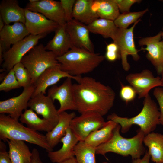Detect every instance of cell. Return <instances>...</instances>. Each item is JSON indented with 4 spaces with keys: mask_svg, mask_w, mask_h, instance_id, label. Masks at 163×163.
Returning <instances> with one entry per match:
<instances>
[{
    "mask_svg": "<svg viewBox=\"0 0 163 163\" xmlns=\"http://www.w3.org/2000/svg\"><path fill=\"white\" fill-rule=\"evenodd\" d=\"M73 84L76 110L81 114L87 112L106 114L113 105L116 94L109 86L89 76L81 77Z\"/></svg>",
    "mask_w": 163,
    "mask_h": 163,
    "instance_id": "6da1fadb",
    "label": "cell"
},
{
    "mask_svg": "<svg viewBox=\"0 0 163 163\" xmlns=\"http://www.w3.org/2000/svg\"><path fill=\"white\" fill-rule=\"evenodd\" d=\"M120 125L117 124L111 138L96 148V154L105 156L107 153L112 152L123 157L130 155L132 160L140 158L146 152L143 142L144 133L139 129L134 136L126 138L120 134Z\"/></svg>",
    "mask_w": 163,
    "mask_h": 163,
    "instance_id": "7a4b0ae2",
    "label": "cell"
},
{
    "mask_svg": "<svg viewBox=\"0 0 163 163\" xmlns=\"http://www.w3.org/2000/svg\"><path fill=\"white\" fill-rule=\"evenodd\" d=\"M105 59L100 54L74 47L56 58L61 69L73 76H81L92 72Z\"/></svg>",
    "mask_w": 163,
    "mask_h": 163,
    "instance_id": "3957f363",
    "label": "cell"
},
{
    "mask_svg": "<svg viewBox=\"0 0 163 163\" xmlns=\"http://www.w3.org/2000/svg\"><path fill=\"white\" fill-rule=\"evenodd\" d=\"M160 112L155 101L148 94L143 102V107L137 115L127 118L120 117L113 113L107 117L108 120L113 121L119 124L122 133L127 132L133 125L139 126L145 135L152 132L160 124Z\"/></svg>",
    "mask_w": 163,
    "mask_h": 163,
    "instance_id": "277c9868",
    "label": "cell"
},
{
    "mask_svg": "<svg viewBox=\"0 0 163 163\" xmlns=\"http://www.w3.org/2000/svg\"><path fill=\"white\" fill-rule=\"evenodd\" d=\"M0 138L5 141L7 140L25 141L43 148L47 152L53 151L45 135L25 126L5 114H0Z\"/></svg>",
    "mask_w": 163,
    "mask_h": 163,
    "instance_id": "5b68a950",
    "label": "cell"
},
{
    "mask_svg": "<svg viewBox=\"0 0 163 163\" xmlns=\"http://www.w3.org/2000/svg\"><path fill=\"white\" fill-rule=\"evenodd\" d=\"M57 57L40 44L31 49L22 58L21 62L29 72L33 85H34L40 75L46 70L59 64Z\"/></svg>",
    "mask_w": 163,
    "mask_h": 163,
    "instance_id": "8992f818",
    "label": "cell"
},
{
    "mask_svg": "<svg viewBox=\"0 0 163 163\" xmlns=\"http://www.w3.org/2000/svg\"><path fill=\"white\" fill-rule=\"evenodd\" d=\"M47 34L33 35L30 34L24 39L12 45L11 47L3 54V69L9 72L17 63L21 62L22 58L40 40Z\"/></svg>",
    "mask_w": 163,
    "mask_h": 163,
    "instance_id": "52a82bcc",
    "label": "cell"
},
{
    "mask_svg": "<svg viewBox=\"0 0 163 163\" xmlns=\"http://www.w3.org/2000/svg\"><path fill=\"white\" fill-rule=\"evenodd\" d=\"M105 122L103 116L99 114L87 112L74 117L69 128L79 141H84L92 132L101 128Z\"/></svg>",
    "mask_w": 163,
    "mask_h": 163,
    "instance_id": "ba28073f",
    "label": "cell"
},
{
    "mask_svg": "<svg viewBox=\"0 0 163 163\" xmlns=\"http://www.w3.org/2000/svg\"><path fill=\"white\" fill-rule=\"evenodd\" d=\"M126 79L135 90L138 98H145L153 88L162 86L161 78L155 77L149 70L145 69L140 73H132L127 75Z\"/></svg>",
    "mask_w": 163,
    "mask_h": 163,
    "instance_id": "9c48e42d",
    "label": "cell"
},
{
    "mask_svg": "<svg viewBox=\"0 0 163 163\" xmlns=\"http://www.w3.org/2000/svg\"><path fill=\"white\" fill-rule=\"evenodd\" d=\"M35 89L34 85L24 88L17 96L0 101V113L9 114L12 118L18 120L23 110L27 109L29 101Z\"/></svg>",
    "mask_w": 163,
    "mask_h": 163,
    "instance_id": "30bf717a",
    "label": "cell"
},
{
    "mask_svg": "<svg viewBox=\"0 0 163 163\" xmlns=\"http://www.w3.org/2000/svg\"><path fill=\"white\" fill-rule=\"evenodd\" d=\"M140 21V19L139 20L130 28L120 29V32L117 40L114 42L119 46L122 67L126 71H128L130 68L127 60L128 55L131 56L135 61H137L140 59L134 43L133 30L136 25Z\"/></svg>",
    "mask_w": 163,
    "mask_h": 163,
    "instance_id": "8fae6325",
    "label": "cell"
},
{
    "mask_svg": "<svg viewBox=\"0 0 163 163\" xmlns=\"http://www.w3.org/2000/svg\"><path fill=\"white\" fill-rule=\"evenodd\" d=\"M162 39V32L152 37H144L139 41L140 46H145L142 50L147 52L146 57L154 67L158 74L163 73V42Z\"/></svg>",
    "mask_w": 163,
    "mask_h": 163,
    "instance_id": "7c38bea8",
    "label": "cell"
},
{
    "mask_svg": "<svg viewBox=\"0 0 163 163\" xmlns=\"http://www.w3.org/2000/svg\"><path fill=\"white\" fill-rule=\"evenodd\" d=\"M72 78H66L63 83L52 86L47 92V96L54 102L57 100L60 104L59 113L68 110H76L73 90Z\"/></svg>",
    "mask_w": 163,
    "mask_h": 163,
    "instance_id": "4fadbf2b",
    "label": "cell"
},
{
    "mask_svg": "<svg viewBox=\"0 0 163 163\" xmlns=\"http://www.w3.org/2000/svg\"><path fill=\"white\" fill-rule=\"evenodd\" d=\"M25 8L42 14L48 19L56 22L59 26L65 25L66 23L60 1L39 0L34 3H28Z\"/></svg>",
    "mask_w": 163,
    "mask_h": 163,
    "instance_id": "5bb4252c",
    "label": "cell"
},
{
    "mask_svg": "<svg viewBox=\"0 0 163 163\" xmlns=\"http://www.w3.org/2000/svg\"><path fill=\"white\" fill-rule=\"evenodd\" d=\"M65 27L72 47L94 53L93 44L90 38L87 27L74 19L66 22Z\"/></svg>",
    "mask_w": 163,
    "mask_h": 163,
    "instance_id": "9a60e30c",
    "label": "cell"
},
{
    "mask_svg": "<svg viewBox=\"0 0 163 163\" xmlns=\"http://www.w3.org/2000/svg\"><path fill=\"white\" fill-rule=\"evenodd\" d=\"M25 25L30 34H47L55 31L59 25L39 13L25 8Z\"/></svg>",
    "mask_w": 163,
    "mask_h": 163,
    "instance_id": "2e32d148",
    "label": "cell"
},
{
    "mask_svg": "<svg viewBox=\"0 0 163 163\" xmlns=\"http://www.w3.org/2000/svg\"><path fill=\"white\" fill-rule=\"evenodd\" d=\"M81 77L72 76L62 71L60 64L50 67L43 72L37 78L34 84L35 89L32 97L41 93L45 94L49 87L55 85L63 78H71L77 82Z\"/></svg>",
    "mask_w": 163,
    "mask_h": 163,
    "instance_id": "e0dca14e",
    "label": "cell"
},
{
    "mask_svg": "<svg viewBox=\"0 0 163 163\" xmlns=\"http://www.w3.org/2000/svg\"><path fill=\"white\" fill-rule=\"evenodd\" d=\"M53 102L47 95L41 93L31 98L28 107L42 116L55 126L58 122L59 113Z\"/></svg>",
    "mask_w": 163,
    "mask_h": 163,
    "instance_id": "ac0fdd59",
    "label": "cell"
},
{
    "mask_svg": "<svg viewBox=\"0 0 163 163\" xmlns=\"http://www.w3.org/2000/svg\"><path fill=\"white\" fill-rule=\"evenodd\" d=\"M24 24L15 22L12 25H5L0 31V46L3 53L13 45L29 35Z\"/></svg>",
    "mask_w": 163,
    "mask_h": 163,
    "instance_id": "d6986e66",
    "label": "cell"
},
{
    "mask_svg": "<svg viewBox=\"0 0 163 163\" xmlns=\"http://www.w3.org/2000/svg\"><path fill=\"white\" fill-rule=\"evenodd\" d=\"M79 141L69 127L66 135L61 140L60 142L62 143V147L57 151L48 152L49 158L53 163H61L67 159L74 157V148Z\"/></svg>",
    "mask_w": 163,
    "mask_h": 163,
    "instance_id": "ffe728a7",
    "label": "cell"
},
{
    "mask_svg": "<svg viewBox=\"0 0 163 163\" xmlns=\"http://www.w3.org/2000/svg\"><path fill=\"white\" fill-rule=\"evenodd\" d=\"M59 113L57 123L45 135L48 143L53 149L60 142L62 139L66 135L67 129L69 127L71 120L76 115L74 112L68 113L64 111Z\"/></svg>",
    "mask_w": 163,
    "mask_h": 163,
    "instance_id": "44dd1931",
    "label": "cell"
},
{
    "mask_svg": "<svg viewBox=\"0 0 163 163\" xmlns=\"http://www.w3.org/2000/svg\"><path fill=\"white\" fill-rule=\"evenodd\" d=\"M0 16L5 25L12 22L25 23V8L16 0H3L0 4Z\"/></svg>",
    "mask_w": 163,
    "mask_h": 163,
    "instance_id": "7402d4cb",
    "label": "cell"
},
{
    "mask_svg": "<svg viewBox=\"0 0 163 163\" xmlns=\"http://www.w3.org/2000/svg\"><path fill=\"white\" fill-rule=\"evenodd\" d=\"M55 32L53 37L45 47L46 50L52 52L58 57L67 53L72 46L65 25L59 26Z\"/></svg>",
    "mask_w": 163,
    "mask_h": 163,
    "instance_id": "603a6c76",
    "label": "cell"
},
{
    "mask_svg": "<svg viewBox=\"0 0 163 163\" xmlns=\"http://www.w3.org/2000/svg\"><path fill=\"white\" fill-rule=\"evenodd\" d=\"M90 32L101 35L105 38H110L115 42L120 31V29L115 25L114 21L98 18L87 25Z\"/></svg>",
    "mask_w": 163,
    "mask_h": 163,
    "instance_id": "cb8c5ba5",
    "label": "cell"
},
{
    "mask_svg": "<svg viewBox=\"0 0 163 163\" xmlns=\"http://www.w3.org/2000/svg\"><path fill=\"white\" fill-rule=\"evenodd\" d=\"M143 144L148 149L150 159L154 162H163V134L152 132L145 136Z\"/></svg>",
    "mask_w": 163,
    "mask_h": 163,
    "instance_id": "d4e9b609",
    "label": "cell"
},
{
    "mask_svg": "<svg viewBox=\"0 0 163 163\" xmlns=\"http://www.w3.org/2000/svg\"><path fill=\"white\" fill-rule=\"evenodd\" d=\"M93 0H77L74 6L72 18L87 25L99 18L92 8Z\"/></svg>",
    "mask_w": 163,
    "mask_h": 163,
    "instance_id": "484cf974",
    "label": "cell"
},
{
    "mask_svg": "<svg viewBox=\"0 0 163 163\" xmlns=\"http://www.w3.org/2000/svg\"><path fill=\"white\" fill-rule=\"evenodd\" d=\"M6 141L12 163H31L32 152L24 141L12 140Z\"/></svg>",
    "mask_w": 163,
    "mask_h": 163,
    "instance_id": "4316f807",
    "label": "cell"
},
{
    "mask_svg": "<svg viewBox=\"0 0 163 163\" xmlns=\"http://www.w3.org/2000/svg\"><path fill=\"white\" fill-rule=\"evenodd\" d=\"M117 123L108 120L100 129L92 132L84 142L88 145L96 148L106 143L111 137Z\"/></svg>",
    "mask_w": 163,
    "mask_h": 163,
    "instance_id": "83f0119b",
    "label": "cell"
},
{
    "mask_svg": "<svg viewBox=\"0 0 163 163\" xmlns=\"http://www.w3.org/2000/svg\"><path fill=\"white\" fill-rule=\"evenodd\" d=\"M34 110L27 109L21 115L19 120L21 123L25 124L28 128L35 131H43L47 133L54 127L47 120L41 118Z\"/></svg>",
    "mask_w": 163,
    "mask_h": 163,
    "instance_id": "f1b7e54d",
    "label": "cell"
},
{
    "mask_svg": "<svg viewBox=\"0 0 163 163\" xmlns=\"http://www.w3.org/2000/svg\"><path fill=\"white\" fill-rule=\"evenodd\" d=\"M92 8L99 18L113 21L120 14L117 5L113 0H93Z\"/></svg>",
    "mask_w": 163,
    "mask_h": 163,
    "instance_id": "f546056e",
    "label": "cell"
},
{
    "mask_svg": "<svg viewBox=\"0 0 163 163\" xmlns=\"http://www.w3.org/2000/svg\"><path fill=\"white\" fill-rule=\"evenodd\" d=\"M74 154L78 163H96V148L80 141L75 146Z\"/></svg>",
    "mask_w": 163,
    "mask_h": 163,
    "instance_id": "4dcf8cb0",
    "label": "cell"
},
{
    "mask_svg": "<svg viewBox=\"0 0 163 163\" xmlns=\"http://www.w3.org/2000/svg\"><path fill=\"white\" fill-rule=\"evenodd\" d=\"M148 11V9L134 12L120 14L114 21L116 26L121 29H126L131 24L135 23Z\"/></svg>",
    "mask_w": 163,
    "mask_h": 163,
    "instance_id": "1f68e13d",
    "label": "cell"
},
{
    "mask_svg": "<svg viewBox=\"0 0 163 163\" xmlns=\"http://www.w3.org/2000/svg\"><path fill=\"white\" fill-rule=\"evenodd\" d=\"M12 69L21 87L24 88L33 85L30 73L21 62L16 64Z\"/></svg>",
    "mask_w": 163,
    "mask_h": 163,
    "instance_id": "d6a6232c",
    "label": "cell"
},
{
    "mask_svg": "<svg viewBox=\"0 0 163 163\" xmlns=\"http://www.w3.org/2000/svg\"><path fill=\"white\" fill-rule=\"evenodd\" d=\"M21 87L12 69L10 70L0 84V91L8 92Z\"/></svg>",
    "mask_w": 163,
    "mask_h": 163,
    "instance_id": "836d02e7",
    "label": "cell"
},
{
    "mask_svg": "<svg viewBox=\"0 0 163 163\" xmlns=\"http://www.w3.org/2000/svg\"><path fill=\"white\" fill-rule=\"evenodd\" d=\"M137 94L134 89L130 85H125L121 84L120 92V98L127 103L135 98Z\"/></svg>",
    "mask_w": 163,
    "mask_h": 163,
    "instance_id": "e575fe53",
    "label": "cell"
},
{
    "mask_svg": "<svg viewBox=\"0 0 163 163\" xmlns=\"http://www.w3.org/2000/svg\"><path fill=\"white\" fill-rule=\"evenodd\" d=\"M75 1V0H61L60 1L64 11L66 22L73 19V9Z\"/></svg>",
    "mask_w": 163,
    "mask_h": 163,
    "instance_id": "d590c367",
    "label": "cell"
},
{
    "mask_svg": "<svg viewBox=\"0 0 163 163\" xmlns=\"http://www.w3.org/2000/svg\"><path fill=\"white\" fill-rule=\"evenodd\" d=\"M117 5L120 12L122 13L130 12L131 6L134 4L139 3V0H113Z\"/></svg>",
    "mask_w": 163,
    "mask_h": 163,
    "instance_id": "8d00e7d4",
    "label": "cell"
},
{
    "mask_svg": "<svg viewBox=\"0 0 163 163\" xmlns=\"http://www.w3.org/2000/svg\"><path fill=\"white\" fill-rule=\"evenodd\" d=\"M153 94L160 107L159 123L163 126V88L160 87L155 88L153 91Z\"/></svg>",
    "mask_w": 163,
    "mask_h": 163,
    "instance_id": "74e56055",
    "label": "cell"
},
{
    "mask_svg": "<svg viewBox=\"0 0 163 163\" xmlns=\"http://www.w3.org/2000/svg\"><path fill=\"white\" fill-rule=\"evenodd\" d=\"M0 163H12L6 149L0 150Z\"/></svg>",
    "mask_w": 163,
    "mask_h": 163,
    "instance_id": "f35d334b",
    "label": "cell"
},
{
    "mask_svg": "<svg viewBox=\"0 0 163 163\" xmlns=\"http://www.w3.org/2000/svg\"><path fill=\"white\" fill-rule=\"evenodd\" d=\"M31 152V163H43L40 159L39 153L36 148H34Z\"/></svg>",
    "mask_w": 163,
    "mask_h": 163,
    "instance_id": "ab89813d",
    "label": "cell"
},
{
    "mask_svg": "<svg viewBox=\"0 0 163 163\" xmlns=\"http://www.w3.org/2000/svg\"><path fill=\"white\" fill-rule=\"evenodd\" d=\"M150 156L148 151H146L145 155L142 158L132 160L131 163H150Z\"/></svg>",
    "mask_w": 163,
    "mask_h": 163,
    "instance_id": "60d3db41",
    "label": "cell"
},
{
    "mask_svg": "<svg viewBox=\"0 0 163 163\" xmlns=\"http://www.w3.org/2000/svg\"><path fill=\"white\" fill-rule=\"evenodd\" d=\"M61 163H78L75 158L74 157L67 159Z\"/></svg>",
    "mask_w": 163,
    "mask_h": 163,
    "instance_id": "b9f144b4",
    "label": "cell"
},
{
    "mask_svg": "<svg viewBox=\"0 0 163 163\" xmlns=\"http://www.w3.org/2000/svg\"><path fill=\"white\" fill-rule=\"evenodd\" d=\"M5 25V23L2 17L0 16V31L4 27Z\"/></svg>",
    "mask_w": 163,
    "mask_h": 163,
    "instance_id": "7bdbcfd3",
    "label": "cell"
},
{
    "mask_svg": "<svg viewBox=\"0 0 163 163\" xmlns=\"http://www.w3.org/2000/svg\"><path fill=\"white\" fill-rule=\"evenodd\" d=\"M39 0H29V2L30 3H33L38 1Z\"/></svg>",
    "mask_w": 163,
    "mask_h": 163,
    "instance_id": "ee69618b",
    "label": "cell"
},
{
    "mask_svg": "<svg viewBox=\"0 0 163 163\" xmlns=\"http://www.w3.org/2000/svg\"><path fill=\"white\" fill-rule=\"evenodd\" d=\"M161 75V80L162 82V86L163 87V73H162Z\"/></svg>",
    "mask_w": 163,
    "mask_h": 163,
    "instance_id": "f6af8a7d",
    "label": "cell"
},
{
    "mask_svg": "<svg viewBox=\"0 0 163 163\" xmlns=\"http://www.w3.org/2000/svg\"><path fill=\"white\" fill-rule=\"evenodd\" d=\"M161 32H162V41L163 42V26L162 27V31H161Z\"/></svg>",
    "mask_w": 163,
    "mask_h": 163,
    "instance_id": "bcb514c9",
    "label": "cell"
},
{
    "mask_svg": "<svg viewBox=\"0 0 163 163\" xmlns=\"http://www.w3.org/2000/svg\"><path fill=\"white\" fill-rule=\"evenodd\" d=\"M101 163H108L107 162L105 161V162H102Z\"/></svg>",
    "mask_w": 163,
    "mask_h": 163,
    "instance_id": "7dc6e473",
    "label": "cell"
},
{
    "mask_svg": "<svg viewBox=\"0 0 163 163\" xmlns=\"http://www.w3.org/2000/svg\"><path fill=\"white\" fill-rule=\"evenodd\" d=\"M162 2H163V0H161V1Z\"/></svg>",
    "mask_w": 163,
    "mask_h": 163,
    "instance_id": "c3c4849f",
    "label": "cell"
},
{
    "mask_svg": "<svg viewBox=\"0 0 163 163\" xmlns=\"http://www.w3.org/2000/svg\"><path fill=\"white\" fill-rule=\"evenodd\" d=\"M163 163V162H162V163Z\"/></svg>",
    "mask_w": 163,
    "mask_h": 163,
    "instance_id": "681fc988",
    "label": "cell"
}]
</instances>
